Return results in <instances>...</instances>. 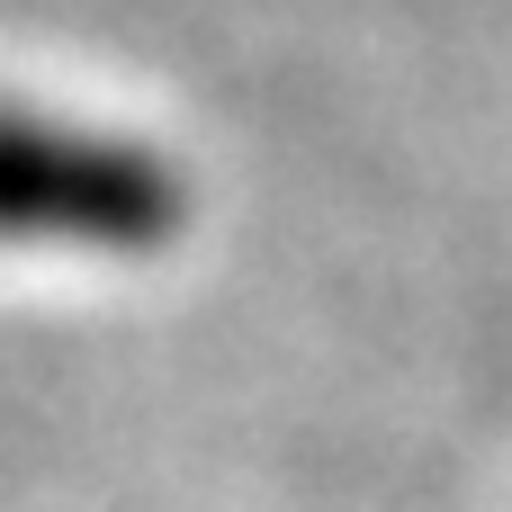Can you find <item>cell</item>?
Here are the masks:
<instances>
[{
  "instance_id": "obj_1",
  "label": "cell",
  "mask_w": 512,
  "mask_h": 512,
  "mask_svg": "<svg viewBox=\"0 0 512 512\" xmlns=\"http://www.w3.org/2000/svg\"><path fill=\"white\" fill-rule=\"evenodd\" d=\"M171 225H180V180L144 144H108V135L0 108V243L144 252Z\"/></svg>"
}]
</instances>
